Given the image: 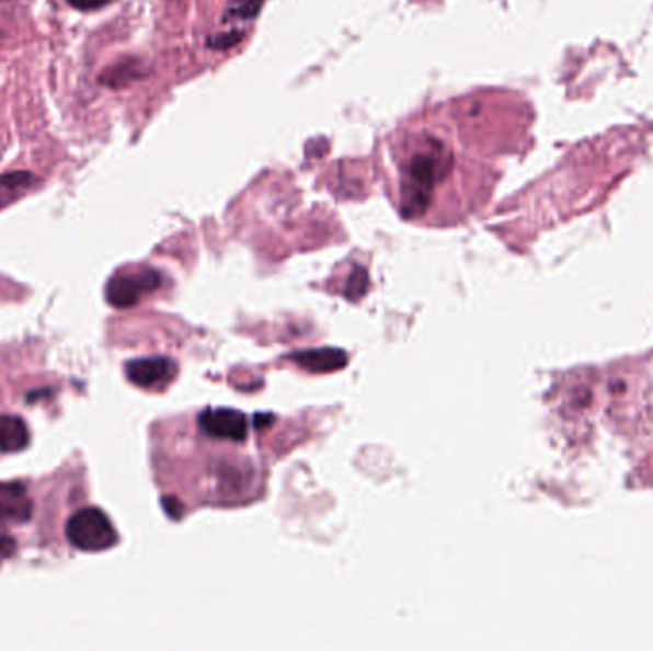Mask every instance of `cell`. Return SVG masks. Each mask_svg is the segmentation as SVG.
Returning <instances> with one entry per match:
<instances>
[{
    "mask_svg": "<svg viewBox=\"0 0 653 651\" xmlns=\"http://www.w3.org/2000/svg\"><path fill=\"white\" fill-rule=\"evenodd\" d=\"M30 445V430L18 414H0V453H20Z\"/></svg>",
    "mask_w": 653,
    "mask_h": 651,
    "instance_id": "obj_7",
    "label": "cell"
},
{
    "mask_svg": "<svg viewBox=\"0 0 653 651\" xmlns=\"http://www.w3.org/2000/svg\"><path fill=\"white\" fill-rule=\"evenodd\" d=\"M37 178L31 172H7L0 174V208L12 205L37 185Z\"/></svg>",
    "mask_w": 653,
    "mask_h": 651,
    "instance_id": "obj_8",
    "label": "cell"
},
{
    "mask_svg": "<svg viewBox=\"0 0 653 651\" xmlns=\"http://www.w3.org/2000/svg\"><path fill=\"white\" fill-rule=\"evenodd\" d=\"M125 373L128 380L138 388L163 390L176 377V363L169 357H144L128 362Z\"/></svg>",
    "mask_w": 653,
    "mask_h": 651,
    "instance_id": "obj_4",
    "label": "cell"
},
{
    "mask_svg": "<svg viewBox=\"0 0 653 651\" xmlns=\"http://www.w3.org/2000/svg\"><path fill=\"white\" fill-rule=\"evenodd\" d=\"M31 514L33 503L25 486L18 481L0 483V524H23L31 518Z\"/></svg>",
    "mask_w": 653,
    "mask_h": 651,
    "instance_id": "obj_6",
    "label": "cell"
},
{
    "mask_svg": "<svg viewBox=\"0 0 653 651\" xmlns=\"http://www.w3.org/2000/svg\"><path fill=\"white\" fill-rule=\"evenodd\" d=\"M15 540L10 539L7 535H0V562L14 552Z\"/></svg>",
    "mask_w": 653,
    "mask_h": 651,
    "instance_id": "obj_12",
    "label": "cell"
},
{
    "mask_svg": "<svg viewBox=\"0 0 653 651\" xmlns=\"http://www.w3.org/2000/svg\"><path fill=\"white\" fill-rule=\"evenodd\" d=\"M367 287H369V277H367L364 270L359 267V270H356V272L352 274V277H350L346 296L352 298V300H357V298H362V296L365 295Z\"/></svg>",
    "mask_w": 653,
    "mask_h": 651,
    "instance_id": "obj_10",
    "label": "cell"
},
{
    "mask_svg": "<svg viewBox=\"0 0 653 651\" xmlns=\"http://www.w3.org/2000/svg\"><path fill=\"white\" fill-rule=\"evenodd\" d=\"M161 275L156 270H136L117 274L107 283L105 296L115 308H130L140 300L141 296L148 295L151 290L159 289Z\"/></svg>",
    "mask_w": 653,
    "mask_h": 651,
    "instance_id": "obj_3",
    "label": "cell"
},
{
    "mask_svg": "<svg viewBox=\"0 0 653 651\" xmlns=\"http://www.w3.org/2000/svg\"><path fill=\"white\" fill-rule=\"evenodd\" d=\"M66 535L75 548L84 552H100L117 542V532L112 519L96 506H87L75 512L73 516L67 519Z\"/></svg>",
    "mask_w": 653,
    "mask_h": 651,
    "instance_id": "obj_2",
    "label": "cell"
},
{
    "mask_svg": "<svg viewBox=\"0 0 653 651\" xmlns=\"http://www.w3.org/2000/svg\"><path fill=\"white\" fill-rule=\"evenodd\" d=\"M300 367L313 373L341 369L346 365V354L341 350H310L302 354L293 355Z\"/></svg>",
    "mask_w": 653,
    "mask_h": 651,
    "instance_id": "obj_9",
    "label": "cell"
},
{
    "mask_svg": "<svg viewBox=\"0 0 653 651\" xmlns=\"http://www.w3.org/2000/svg\"><path fill=\"white\" fill-rule=\"evenodd\" d=\"M67 2L77 10H98V8L110 4L113 0H67Z\"/></svg>",
    "mask_w": 653,
    "mask_h": 651,
    "instance_id": "obj_11",
    "label": "cell"
},
{
    "mask_svg": "<svg viewBox=\"0 0 653 651\" xmlns=\"http://www.w3.org/2000/svg\"><path fill=\"white\" fill-rule=\"evenodd\" d=\"M199 426L207 436L216 439L243 442L249 436L245 414L233 409H205L199 414Z\"/></svg>",
    "mask_w": 653,
    "mask_h": 651,
    "instance_id": "obj_5",
    "label": "cell"
},
{
    "mask_svg": "<svg viewBox=\"0 0 653 651\" xmlns=\"http://www.w3.org/2000/svg\"><path fill=\"white\" fill-rule=\"evenodd\" d=\"M401 213L419 218L431 210L439 190L449 184L455 171V151L438 134L421 133L403 144L400 156Z\"/></svg>",
    "mask_w": 653,
    "mask_h": 651,
    "instance_id": "obj_1",
    "label": "cell"
}]
</instances>
